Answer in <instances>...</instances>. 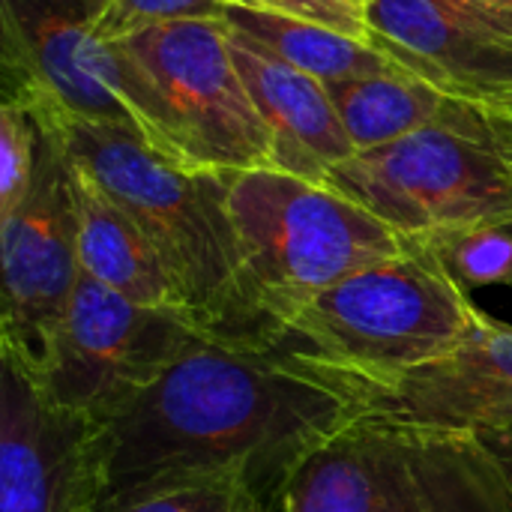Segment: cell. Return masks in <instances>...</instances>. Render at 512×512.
I'll return each mask as SVG.
<instances>
[{
    "label": "cell",
    "mask_w": 512,
    "mask_h": 512,
    "mask_svg": "<svg viewBox=\"0 0 512 512\" xmlns=\"http://www.w3.org/2000/svg\"><path fill=\"white\" fill-rule=\"evenodd\" d=\"M42 129L36 117L15 105H0V216L9 213L33 186L39 168Z\"/></svg>",
    "instance_id": "ffe728a7"
},
{
    "label": "cell",
    "mask_w": 512,
    "mask_h": 512,
    "mask_svg": "<svg viewBox=\"0 0 512 512\" xmlns=\"http://www.w3.org/2000/svg\"><path fill=\"white\" fill-rule=\"evenodd\" d=\"M225 0H102L93 33L117 42L174 21H222Z\"/></svg>",
    "instance_id": "44dd1931"
},
{
    "label": "cell",
    "mask_w": 512,
    "mask_h": 512,
    "mask_svg": "<svg viewBox=\"0 0 512 512\" xmlns=\"http://www.w3.org/2000/svg\"><path fill=\"white\" fill-rule=\"evenodd\" d=\"M486 126H489V135L498 147V153L512 165V99L510 102H495V105H477Z\"/></svg>",
    "instance_id": "603a6c76"
},
{
    "label": "cell",
    "mask_w": 512,
    "mask_h": 512,
    "mask_svg": "<svg viewBox=\"0 0 512 512\" xmlns=\"http://www.w3.org/2000/svg\"><path fill=\"white\" fill-rule=\"evenodd\" d=\"M285 512H512V483L474 432L360 414L300 465Z\"/></svg>",
    "instance_id": "5b68a950"
},
{
    "label": "cell",
    "mask_w": 512,
    "mask_h": 512,
    "mask_svg": "<svg viewBox=\"0 0 512 512\" xmlns=\"http://www.w3.org/2000/svg\"><path fill=\"white\" fill-rule=\"evenodd\" d=\"M39 126L153 243L195 327L219 342L261 348L240 297L228 177L186 171L126 126L87 120Z\"/></svg>",
    "instance_id": "7a4b0ae2"
},
{
    "label": "cell",
    "mask_w": 512,
    "mask_h": 512,
    "mask_svg": "<svg viewBox=\"0 0 512 512\" xmlns=\"http://www.w3.org/2000/svg\"><path fill=\"white\" fill-rule=\"evenodd\" d=\"M93 426L0 354V512H93Z\"/></svg>",
    "instance_id": "4fadbf2b"
},
{
    "label": "cell",
    "mask_w": 512,
    "mask_h": 512,
    "mask_svg": "<svg viewBox=\"0 0 512 512\" xmlns=\"http://www.w3.org/2000/svg\"><path fill=\"white\" fill-rule=\"evenodd\" d=\"M225 3L249 6V9H261V12H273V15L315 21V24L333 27L339 33L360 36V39H369V33H372L369 24H366V12L357 9L348 0H225Z\"/></svg>",
    "instance_id": "7402d4cb"
},
{
    "label": "cell",
    "mask_w": 512,
    "mask_h": 512,
    "mask_svg": "<svg viewBox=\"0 0 512 512\" xmlns=\"http://www.w3.org/2000/svg\"><path fill=\"white\" fill-rule=\"evenodd\" d=\"M225 30L237 72L270 135L267 168L324 183L333 168L357 153L327 87L255 39L231 30L228 24Z\"/></svg>",
    "instance_id": "5bb4252c"
},
{
    "label": "cell",
    "mask_w": 512,
    "mask_h": 512,
    "mask_svg": "<svg viewBox=\"0 0 512 512\" xmlns=\"http://www.w3.org/2000/svg\"><path fill=\"white\" fill-rule=\"evenodd\" d=\"M93 512H285V504L258 492L243 477H210L144 492Z\"/></svg>",
    "instance_id": "d6986e66"
},
{
    "label": "cell",
    "mask_w": 512,
    "mask_h": 512,
    "mask_svg": "<svg viewBox=\"0 0 512 512\" xmlns=\"http://www.w3.org/2000/svg\"><path fill=\"white\" fill-rule=\"evenodd\" d=\"M423 240L465 291L512 288V225H465Z\"/></svg>",
    "instance_id": "ac0fdd59"
},
{
    "label": "cell",
    "mask_w": 512,
    "mask_h": 512,
    "mask_svg": "<svg viewBox=\"0 0 512 512\" xmlns=\"http://www.w3.org/2000/svg\"><path fill=\"white\" fill-rule=\"evenodd\" d=\"M327 93L357 153L435 126L459 105L456 96L411 72L336 81L327 84Z\"/></svg>",
    "instance_id": "e0dca14e"
},
{
    "label": "cell",
    "mask_w": 512,
    "mask_h": 512,
    "mask_svg": "<svg viewBox=\"0 0 512 512\" xmlns=\"http://www.w3.org/2000/svg\"><path fill=\"white\" fill-rule=\"evenodd\" d=\"M480 3H489V6H501V9H512V0H480Z\"/></svg>",
    "instance_id": "d4e9b609"
},
{
    "label": "cell",
    "mask_w": 512,
    "mask_h": 512,
    "mask_svg": "<svg viewBox=\"0 0 512 512\" xmlns=\"http://www.w3.org/2000/svg\"><path fill=\"white\" fill-rule=\"evenodd\" d=\"M360 414L438 432H512V324L480 315L447 354L393 378H327Z\"/></svg>",
    "instance_id": "30bf717a"
},
{
    "label": "cell",
    "mask_w": 512,
    "mask_h": 512,
    "mask_svg": "<svg viewBox=\"0 0 512 512\" xmlns=\"http://www.w3.org/2000/svg\"><path fill=\"white\" fill-rule=\"evenodd\" d=\"M69 159V156H66ZM78 261L81 273L93 282L153 309H177L186 315L180 294L141 228L120 210L81 168L69 162Z\"/></svg>",
    "instance_id": "9a60e30c"
},
{
    "label": "cell",
    "mask_w": 512,
    "mask_h": 512,
    "mask_svg": "<svg viewBox=\"0 0 512 512\" xmlns=\"http://www.w3.org/2000/svg\"><path fill=\"white\" fill-rule=\"evenodd\" d=\"M102 0H0L3 102L39 123L87 120L135 132L129 111L87 69Z\"/></svg>",
    "instance_id": "8fae6325"
},
{
    "label": "cell",
    "mask_w": 512,
    "mask_h": 512,
    "mask_svg": "<svg viewBox=\"0 0 512 512\" xmlns=\"http://www.w3.org/2000/svg\"><path fill=\"white\" fill-rule=\"evenodd\" d=\"M408 240L465 225H512V165L474 102L375 150L354 153L324 180Z\"/></svg>",
    "instance_id": "8992f818"
},
{
    "label": "cell",
    "mask_w": 512,
    "mask_h": 512,
    "mask_svg": "<svg viewBox=\"0 0 512 512\" xmlns=\"http://www.w3.org/2000/svg\"><path fill=\"white\" fill-rule=\"evenodd\" d=\"M120 42L162 99L180 168L231 177L270 165V135L222 21H174Z\"/></svg>",
    "instance_id": "ba28073f"
},
{
    "label": "cell",
    "mask_w": 512,
    "mask_h": 512,
    "mask_svg": "<svg viewBox=\"0 0 512 512\" xmlns=\"http://www.w3.org/2000/svg\"><path fill=\"white\" fill-rule=\"evenodd\" d=\"M222 21L282 57L285 63L309 72L318 78L324 87L336 81H351V78H372V75H399L408 72L402 63H396L384 48H378L369 39L339 33L333 27L303 21V18H288V15H273L237 3H225Z\"/></svg>",
    "instance_id": "2e32d148"
},
{
    "label": "cell",
    "mask_w": 512,
    "mask_h": 512,
    "mask_svg": "<svg viewBox=\"0 0 512 512\" xmlns=\"http://www.w3.org/2000/svg\"><path fill=\"white\" fill-rule=\"evenodd\" d=\"M372 42L438 90L495 105L512 99V9L480 0H372Z\"/></svg>",
    "instance_id": "7c38bea8"
},
{
    "label": "cell",
    "mask_w": 512,
    "mask_h": 512,
    "mask_svg": "<svg viewBox=\"0 0 512 512\" xmlns=\"http://www.w3.org/2000/svg\"><path fill=\"white\" fill-rule=\"evenodd\" d=\"M483 309L426 240L303 303L267 348L321 378H393L453 351Z\"/></svg>",
    "instance_id": "3957f363"
},
{
    "label": "cell",
    "mask_w": 512,
    "mask_h": 512,
    "mask_svg": "<svg viewBox=\"0 0 512 512\" xmlns=\"http://www.w3.org/2000/svg\"><path fill=\"white\" fill-rule=\"evenodd\" d=\"M480 438L486 441V447L492 450V456L501 462L504 474L510 477L512 483V432H486Z\"/></svg>",
    "instance_id": "cb8c5ba5"
},
{
    "label": "cell",
    "mask_w": 512,
    "mask_h": 512,
    "mask_svg": "<svg viewBox=\"0 0 512 512\" xmlns=\"http://www.w3.org/2000/svg\"><path fill=\"white\" fill-rule=\"evenodd\" d=\"M240 297L258 345L339 279L399 255L408 237L327 183L279 168L228 177Z\"/></svg>",
    "instance_id": "277c9868"
},
{
    "label": "cell",
    "mask_w": 512,
    "mask_h": 512,
    "mask_svg": "<svg viewBox=\"0 0 512 512\" xmlns=\"http://www.w3.org/2000/svg\"><path fill=\"white\" fill-rule=\"evenodd\" d=\"M0 264V354L42 378L81 279L69 159L45 129L30 192L0 216Z\"/></svg>",
    "instance_id": "9c48e42d"
},
{
    "label": "cell",
    "mask_w": 512,
    "mask_h": 512,
    "mask_svg": "<svg viewBox=\"0 0 512 512\" xmlns=\"http://www.w3.org/2000/svg\"><path fill=\"white\" fill-rule=\"evenodd\" d=\"M348 3H354V6H357V9H363V12H366V6H369V3H372V0H348Z\"/></svg>",
    "instance_id": "484cf974"
},
{
    "label": "cell",
    "mask_w": 512,
    "mask_h": 512,
    "mask_svg": "<svg viewBox=\"0 0 512 512\" xmlns=\"http://www.w3.org/2000/svg\"><path fill=\"white\" fill-rule=\"evenodd\" d=\"M204 336L177 309L135 303L81 273L42 390L63 411L108 426Z\"/></svg>",
    "instance_id": "52a82bcc"
},
{
    "label": "cell",
    "mask_w": 512,
    "mask_h": 512,
    "mask_svg": "<svg viewBox=\"0 0 512 512\" xmlns=\"http://www.w3.org/2000/svg\"><path fill=\"white\" fill-rule=\"evenodd\" d=\"M354 417L348 393L279 351L201 339L93 429V510L210 477H243L285 504L300 465Z\"/></svg>",
    "instance_id": "6da1fadb"
}]
</instances>
